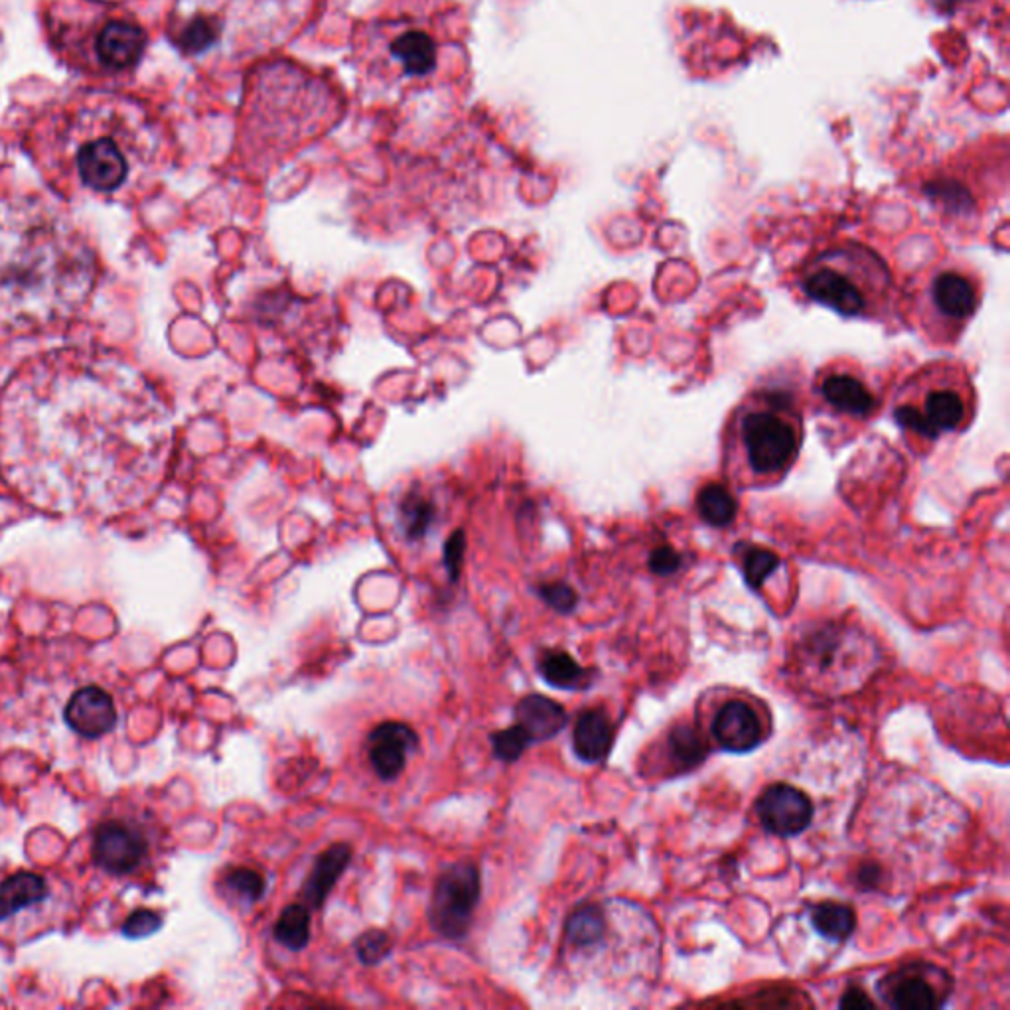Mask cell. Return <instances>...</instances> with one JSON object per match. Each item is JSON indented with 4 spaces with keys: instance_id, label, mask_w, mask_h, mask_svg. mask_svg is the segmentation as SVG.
Listing matches in <instances>:
<instances>
[{
    "instance_id": "1",
    "label": "cell",
    "mask_w": 1010,
    "mask_h": 1010,
    "mask_svg": "<svg viewBox=\"0 0 1010 1010\" xmlns=\"http://www.w3.org/2000/svg\"><path fill=\"white\" fill-rule=\"evenodd\" d=\"M160 407L135 366L62 348L20 366L0 393V478L52 514L133 512L157 482Z\"/></svg>"
},
{
    "instance_id": "2",
    "label": "cell",
    "mask_w": 1010,
    "mask_h": 1010,
    "mask_svg": "<svg viewBox=\"0 0 1010 1010\" xmlns=\"http://www.w3.org/2000/svg\"><path fill=\"white\" fill-rule=\"evenodd\" d=\"M97 281V253L65 215L44 203L0 200V336L74 320Z\"/></svg>"
},
{
    "instance_id": "3",
    "label": "cell",
    "mask_w": 1010,
    "mask_h": 1010,
    "mask_svg": "<svg viewBox=\"0 0 1010 1010\" xmlns=\"http://www.w3.org/2000/svg\"><path fill=\"white\" fill-rule=\"evenodd\" d=\"M803 444L801 404L780 387H758L736 404L723 434V472L743 490L780 484Z\"/></svg>"
},
{
    "instance_id": "4",
    "label": "cell",
    "mask_w": 1010,
    "mask_h": 1010,
    "mask_svg": "<svg viewBox=\"0 0 1010 1010\" xmlns=\"http://www.w3.org/2000/svg\"><path fill=\"white\" fill-rule=\"evenodd\" d=\"M46 22L52 46L65 62L99 77L130 74L148 46L143 24L127 10L102 0L54 4Z\"/></svg>"
},
{
    "instance_id": "5",
    "label": "cell",
    "mask_w": 1010,
    "mask_h": 1010,
    "mask_svg": "<svg viewBox=\"0 0 1010 1010\" xmlns=\"http://www.w3.org/2000/svg\"><path fill=\"white\" fill-rule=\"evenodd\" d=\"M811 301L849 318H876L892 296V273L873 249L839 243L809 259L799 276Z\"/></svg>"
},
{
    "instance_id": "6",
    "label": "cell",
    "mask_w": 1010,
    "mask_h": 1010,
    "mask_svg": "<svg viewBox=\"0 0 1010 1010\" xmlns=\"http://www.w3.org/2000/svg\"><path fill=\"white\" fill-rule=\"evenodd\" d=\"M892 413L904 431L924 441L965 431L977 414L974 379L954 361L929 364L902 383Z\"/></svg>"
},
{
    "instance_id": "7",
    "label": "cell",
    "mask_w": 1010,
    "mask_h": 1010,
    "mask_svg": "<svg viewBox=\"0 0 1010 1010\" xmlns=\"http://www.w3.org/2000/svg\"><path fill=\"white\" fill-rule=\"evenodd\" d=\"M135 115L119 109H83L64 119L60 143L75 175L93 192H117L125 186L135 158Z\"/></svg>"
},
{
    "instance_id": "8",
    "label": "cell",
    "mask_w": 1010,
    "mask_h": 1010,
    "mask_svg": "<svg viewBox=\"0 0 1010 1010\" xmlns=\"http://www.w3.org/2000/svg\"><path fill=\"white\" fill-rule=\"evenodd\" d=\"M328 92L318 77L294 65L269 67L253 85L251 135H314L326 120Z\"/></svg>"
},
{
    "instance_id": "9",
    "label": "cell",
    "mask_w": 1010,
    "mask_h": 1010,
    "mask_svg": "<svg viewBox=\"0 0 1010 1010\" xmlns=\"http://www.w3.org/2000/svg\"><path fill=\"white\" fill-rule=\"evenodd\" d=\"M368 46L369 74L383 82L429 80L441 55L434 20L419 17L414 10L377 19L369 27Z\"/></svg>"
},
{
    "instance_id": "10",
    "label": "cell",
    "mask_w": 1010,
    "mask_h": 1010,
    "mask_svg": "<svg viewBox=\"0 0 1010 1010\" xmlns=\"http://www.w3.org/2000/svg\"><path fill=\"white\" fill-rule=\"evenodd\" d=\"M979 304V276L961 263H944L919 276L912 308L929 341L951 344L974 320Z\"/></svg>"
},
{
    "instance_id": "11",
    "label": "cell",
    "mask_w": 1010,
    "mask_h": 1010,
    "mask_svg": "<svg viewBox=\"0 0 1010 1010\" xmlns=\"http://www.w3.org/2000/svg\"><path fill=\"white\" fill-rule=\"evenodd\" d=\"M482 881L476 864H452L439 876L432 891L429 919L439 936L462 939L470 932L480 902Z\"/></svg>"
},
{
    "instance_id": "12",
    "label": "cell",
    "mask_w": 1010,
    "mask_h": 1010,
    "mask_svg": "<svg viewBox=\"0 0 1010 1010\" xmlns=\"http://www.w3.org/2000/svg\"><path fill=\"white\" fill-rule=\"evenodd\" d=\"M813 393L825 413L846 421H866L881 404L869 376L849 361H835L821 369Z\"/></svg>"
},
{
    "instance_id": "13",
    "label": "cell",
    "mask_w": 1010,
    "mask_h": 1010,
    "mask_svg": "<svg viewBox=\"0 0 1010 1010\" xmlns=\"http://www.w3.org/2000/svg\"><path fill=\"white\" fill-rule=\"evenodd\" d=\"M947 977L936 965L909 964L879 983L882 1001L892 1009L932 1010L946 1004Z\"/></svg>"
},
{
    "instance_id": "14",
    "label": "cell",
    "mask_w": 1010,
    "mask_h": 1010,
    "mask_svg": "<svg viewBox=\"0 0 1010 1010\" xmlns=\"http://www.w3.org/2000/svg\"><path fill=\"white\" fill-rule=\"evenodd\" d=\"M813 813L816 809L808 793L790 783H774L756 799L758 821L771 835L796 837L803 833Z\"/></svg>"
},
{
    "instance_id": "15",
    "label": "cell",
    "mask_w": 1010,
    "mask_h": 1010,
    "mask_svg": "<svg viewBox=\"0 0 1010 1010\" xmlns=\"http://www.w3.org/2000/svg\"><path fill=\"white\" fill-rule=\"evenodd\" d=\"M148 851L147 837L123 821H105L95 829L93 861L111 874H129L140 866Z\"/></svg>"
},
{
    "instance_id": "16",
    "label": "cell",
    "mask_w": 1010,
    "mask_h": 1010,
    "mask_svg": "<svg viewBox=\"0 0 1010 1010\" xmlns=\"http://www.w3.org/2000/svg\"><path fill=\"white\" fill-rule=\"evenodd\" d=\"M419 746V736L404 723L389 720L377 725L368 738L369 762L381 780H397L403 774L409 754Z\"/></svg>"
},
{
    "instance_id": "17",
    "label": "cell",
    "mask_w": 1010,
    "mask_h": 1010,
    "mask_svg": "<svg viewBox=\"0 0 1010 1010\" xmlns=\"http://www.w3.org/2000/svg\"><path fill=\"white\" fill-rule=\"evenodd\" d=\"M713 736L726 753L748 754L762 743V725L753 707L733 698L713 718Z\"/></svg>"
},
{
    "instance_id": "18",
    "label": "cell",
    "mask_w": 1010,
    "mask_h": 1010,
    "mask_svg": "<svg viewBox=\"0 0 1010 1010\" xmlns=\"http://www.w3.org/2000/svg\"><path fill=\"white\" fill-rule=\"evenodd\" d=\"M65 723L77 735L99 738L117 725V708L107 691L90 685L70 698L65 707Z\"/></svg>"
},
{
    "instance_id": "19",
    "label": "cell",
    "mask_w": 1010,
    "mask_h": 1010,
    "mask_svg": "<svg viewBox=\"0 0 1010 1010\" xmlns=\"http://www.w3.org/2000/svg\"><path fill=\"white\" fill-rule=\"evenodd\" d=\"M567 720L565 707L545 695H527L515 707V725L524 728L532 743H543L559 735Z\"/></svg>"
},
{
    "instance_id": "20",
    "label": "cell",
    "mask_w": 1010,
    "mask_h": 1010,
    "mask_svg": "<svg viewBox=\"0 0 1010 1010\" xmlns=\"http://www.w3.org/2000/svg\"><path fill=\"white\" fill-rule=\"evenodd\" d=\"M614 743V725L604 711L588 708L580 713L572 730L575 754L582 762L600 764L607 760Z\"/></svg>"
},
{
    "instance_id": "21",
    "label": "cell",
    "mask_w": 1010,
    "mask_h": 1010,
    "mask_svg": "<svg viewBox=\"0 0 1010 1010\" xmlns=\"http://www.w3.org/2000/svg\"><path fill=\"white\" fill-rule=\"evenodd\" d=\"M349 861H351V849L346 843L328 846L316 859L313 873L308 874L303 888L304 901L308 904V908L318 909L324 906V902L328 901L336 882L341 874L346 873Z\"/></svg>"
},
{
    "instance_id": "22",
    "label": "cell",
    "mask_w": 1010,
    "mask_h": 1010,
    "mask_svg": "<svg viewBox=\"0 0 1010 1010\" xmlns=\"http://www.w3.org/2000/svg\"><path fill=\"white\" fill-rule=\"evenodd\" d=\"M48 896V884L40 874H10L0 882V922L17 916L22 909L32 908Z\"/></svg>"
},
{
    "instance_id": "23",
    "label": "cell",
    "mask_w": 1010,
    "mask_h": 1010,
    "mask_svg": "<svg viewBox=\"0 0 1010 1010\" xmlns=\"http://www.w3.org/2000/svg\"><path fill=\"white\" fill-rule=\"evenodd\" d=\"M539 673L555 690L577 691L590 685V671L580 667L577 660L567 652L549 650L539 660Z\"/></svg>"
},
{
    "instance_id": "24",
    "label": "cell",
    "mask_w": 1010,
    "mask_h": 1010,
    "mask_svg": "<svg viewBox=\"0 0 1010 1010\" xmlns=\"http://www.w3.org/2000/svg\"><path fill=\"white\" fill-rule=\"evenodd\" d=\"M695 507H697L698 517L717 529L728 527L735 522L736 514H738V502L733 496V492L725 484H717V482H708L698 490Z\"/></svg>"
},
{
    "instance_id": "25",
    "label": "cell",
    "mask_w": 1010,
    "mask_h": 1010,
    "mask_svg": "<svg viewBox=\"0 0 1010 1010\" xmlns=\"http://www.w3.org/2000/svg\"><path fill=\"white\" fill-rule=\"evenodd\" d=\"M670 760L680 771H690L705 762L708 746L695 726L677 725L667 736Z\"/></svg>"
},
{
    "instance_id": "26",
    "label": "cell",
    "mask_w": 1010,
    "mask_h": 1010,
    "mask_svg": "<svg viewBox=\"0 0 1010 1010\" xmlns=\"http://www.w3.org/2000/svg\"><path fill=\"white\" fill-rule=\"evenodd\" d=\"M811 924L829 941H845L856 928L854 909L841 902H821L811 912Z\"/></svg>"
},
{
    "instance_id": "27",
    "label": "cell",
    "mask_w": 1010,
    "mask_h": 1010,
    "mask_svg": "<svg viewBox=\"0 0 1010 1010\" xmlns=\"http://www.w3.org/2000/svg\"><path fill=\"white\" fill-rule=\"evenodd\" d=\"M607 936V918L597 904H587L572 912L567 922V939L570 946L595 947Z\"/></svg>"
},
{
    "instance_id": "28",
    "label": "cell",
    "mask_w": 1010,
    "mask_h": 1010,
    "mask_svg": "<svg viewBox=\"0 0 1010 1010\" xmlns=\"http://www.w3.org/2000/svg\"><path fill=\"white\" fill-rule=\"evenodd\" d=\"M311 909L304 904L286 906L275 924V939L291 951H303L311 941Z\"/></svg>"
},
{
    "instance_id": "29",
    "label": "cell",
    "mask_w": 1010,
    "mask_h": 1010,
    "mask_svg": "<svg viewBox=\"0 0 1010 1010\" xmlns=\"http://www.w3.org/2000/svg\"><path fill=\"white\" fill-rule=\"evenodd\" d=\"M778 567H780L778 555L768 549L746 547L743 553V572H745L746 585L754 590L762 588L764 582L770 579Z\"/></svg>"
},
{
    "instance_id": "30",
    "label": "cell",
    "mask_w": 1010,
    "mask_h": 1010,
    "mask_svg": "<svg viewBox=\"0 0 1010 1010\" xmlns=\"http://www.w3.org/2000/svg\"><path fill=\"white\" fill-rule=\"evenodd\" d=\"M432 519H434V509L423 497H407L401 504V522L404 525V533L411 539H421L424 533L429 532Z\"/></svg>"
},
{
    "instance_id": "31",
    "label": "cell",
    "mask_w": 1010,
    "mask_h": 1010,
    "mask_svg": "<svg viewBox=\"0 0 1010 1010\" xmlns=\"http://www.w3.org/2000/svg\"><path fill=\"white\" fill-rule=\"evenodd\" d=\"M529 743H532L529 736L525 735L524 728L517 725L505 728V730H497L492 735V750L497 760H502V762L509 764L519 760Z\"/></svg>"
},
{
    "instance_id": "32",
    "label": "cell",
    "mask_w": 1010,
    "mask_h": 1010,
    "mask_svg": "<svg viewBox=\"0 0 1010 1010\" xmlns=\"http://www.w3.org/2000/svg\"><path fill=\"white\" fill-rule=\"evenodd\" d=\"M225 886L249 902H257L265 896V879L253 869H233L225 876Z\"/></svg>"
},
{
    "instance_id": "33",
    "label": "cell",
    "mask_w": 1010,
    "mask_h": 1010,
    "mask_svg": "<svg viewBox=\"0 0 1010 1010\" xmlns=\"http://www.w3.org/2000/svg\"><path fill=\"white\" fill-rule=\"evenodd\" d=\"M391 951V937L383 929H368L356 939V954L364 965L381 964Z\"/></svg>"
},
{
    "instance_id": "34",
    "label": "cell",
    "mask_w": 1010,
    "mask_h": 1010,
    "mask_svg": "<svg viewBox=\"0 0 1010 1010\" xmlns=\"http://www.w3.org/2000/svg\"><path fill=\"white\" fill-rule=\"evenodd\" d=\"M539 595L553 610H557L560 614H569L579 604L577 592L565 582L543 585V587H539Z\"/></svg>"
},
{
    "instance_id": "35",
    "label": "cell",
    "mask_w": 1010,
    "mask_h": 1010,
    "mask_svg": "<svg viewBox=\"0 0 1010 1010\" xmlns=\"http://www.w3.org/2000/svg\"><path fill=\"white\" fill-rule=\"evenodd\" d=\"M162 926V918L152 909H137L130 914L129 919L123 924V934L130 939L152 936Z\"/></svg>"
},
{
    "instance_id": "36",
    "label": "cell",
    "mask_w": 1010,
    "mask_h": 1010,
    "mask_svg": "<svg viewBox=\"0 0 1010 1010\" xmlns=\"http://www.w3.org/2000/svg\"><path fill=\"white\" fill-rule=\"evenodd\" d=\"M681 562H683L681 553L675 551L670 545H662V547L653 549L650 555V570L657 577L675 575L681 569Z\"/></svg>"
},
{
    "instance_id": "37",
    "label": "cell",
    "mask_w": 1010,
    "mask_h": 1010,
    "mask_svg": "<svg viewBox=\"0 0 1010 1010\" xmlns=\"http://www.w3.org/2000/svg\"><path fill=\"white\" fill-rule=\"evenodd\" d=\"M464 549H466L464 533H452L449 541L444 545V565H446V570H449L452 580H456L460 577L462 560H464Z\"/></svg>"
},
{
    "instance_id": "38",
    "label": "cell",
    "mask_w": 1010,
    "mask_h": 1010,
    "mask_svg": "<svg viewBox=\"0 0 1010 1010\" xmlns=\"http://www.w3.org/2000/svg\"><path fill=\"white\" fill-rule=\"evenodd\" d=\"M856 886L864 892L879 891L884 882V871L879 863H863L854 874Z\"/></svg>"
},
{
    "instance_id": "39",
    "label": "cell",
    "mask_w": 1010,
    "mask_h": 1010,
    "mask_svg": "<svg viewBox=\"0 0 1010 1010\" xmlns=\"http://www.w3.org/2000/svg\"><path fill=\"white\" fill-rule=\"evenodd\" d=\"M841 1009H874V1001L859 987H849L839 1001Z\"/></svg>"
}]
</instances>
